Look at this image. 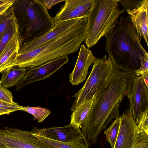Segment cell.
<instances>
[{
    "label": "cell",
    "instance_id": "6da1fadb",
    "mask_svg": "<svg viewBox=\"0 0 148 148\" xmlns=\"http://www.w3.org/2000/svg\"><path fill=\"white\" fill-rule=\"evenodd\" d=\"M136 77L134 73L115 67L93 101L89 114L81 127L89 146L95 144L101 132L113 119L119 116L120 105L130 92Z\"/></svg>",
    "mask_w": 148,
    "mask_h": 148
},
{
    "label": "cell",
    "instance_id": "7a4b0ae2",
    "mask_svg": "<svg viewBox=\"0 0 148 148\" xmlns=\"http://www.w3.org/2000/svg\"><path fill=\"white\" fill-rule=\"evenodd\" d=\"M105 37V49L115 67L135 73L140 66V59L148 53L129 15L122 16Z\"/></svg>",
    "mask_w": 148,
    "mask_h": 148
},
{
    "label": "cell",
    "instance_id": "3957f363",
    "mask_svg": "<svg viewBox=\"0 0 148 148\" xmlns=\"http://www.w3.org/2000/svg\"><path fill=\"white\" fill-rule=\"evenodd\" d=\"M87 18H80L67 32L30 51L18 54L14 67L31 68L77 52L84 41Z\"/></svg>",
    "mask_w": 148,
    "mask_h": 148
},
{
    "label": "cell",
    "instance_id": "277c9868",
    "mask_svg": "<svg viewBox=\"0 0 148 148\" xmlns=\"http://www.w3.org/2000/svg\"><path fill=\"white\" fill-rule=\"evenodd\" d=\"M119 0H92L87 17L84 41L88 48L106 37L114 27L120 15Z\"/></svg>",
    "mask_w": 148,
    "mask_h": 148
},
{
    "label": "cell",
    "instance_id": "5b68a950",
    "mask_svg": "<svg viewBox=\"0 0 148 148\" xmlns=\"http://www.w3.org/2000/svg\"><path fill=\"white\" fill-rule=\"evenodd\" d=\"M14 3L20 12L25 42L39 38L54 27L53 18L42 0H16Z\"/></svg>",
    "mask_w": 148,
    "mask_h": 148
},
{
    "label": "cell",
    "instance_id": "8992f818",
    "mask_svg": "<svg viewBox=\"0 0 148 148\" xmlns=\"http://www.w3.org/2000/svg\"><path fill=\"white\" fill-rule=\"evenodd\" d=\"M115 67L106 55L94 62L90 74L84 86L73 96L75 99L71 108L73 111L87 101H94L101 89L110 77Z\"/></svg>",
    "mask_w": 148,
    "mask_h": 148
},
{
    "label": "cell",
    "instance_id": "52a82bcc",
    "mask_svg": "<svg viewBox=\"0 0 148 148\" xmlns=\"http://www.w3.org/2000/svg\"><path fill=\"white\" fill-rule=\"evenodd\" d=\"M0 140L8 148H52L31 132L8 127L0 130Z\"/></svg>",
    "mask_w": 148,
    "mask_h": 148
},
{
    "label": "cell",
    "instance_id": "ba28073f",
    "mask_svg": "<svg viewBox=\"0 0 148 148\" xmlns=\"http://www.w3.org/2000/svg\"><path fill=\"white\" fill-rule=\"evenodd\" d=\"M69 61L68 57L66 55L49 61L39 66L28 69L23 78L16 85V90H19L32 82L49 78Z\"/></svg>",
    "mask_w": 148,
    "mask_h": 148
},
{
    "label": "cell",
    "instance_id": "9c48e42d",
    "mask_svg": "<svg viewBox=\"0 0 148 148\" xmlns=\"http://www.w3.org/2000/svg\"><path fill=\"white\" fill-rule=\"evenodd\" d=\"M127 96L129 102V110L137 124L140 115L148 108V87L140 75L135 77Z\"/></svg>",
    "mask_w": 148,
    "mask_h": 148
},
{
    "label": "cell",
    "instance_id": "30bf717a",
    "mask_svg": "<svg viewBox=\"0 0 148 148\" xmlns=\"http://www.w3.org/2000/svg\"><path fill=\"white\" fill-rule=\"evenodd\" d=\"M92 0H65L64 4L53 17L55 24L72 19L86 17L90 11Z\"/></svg>",
    "mask_w": 148,
    "mask_h": 148
},
{
    "label": "cell",
    "instance_id": "8fae6325",
    "mask_svg": "<svg viewBox=\"0 0 148 148\" xmlns=\"http://www.w3.org/2000/svg\"><path fill=\"white\" fill-rule=\"evenodd\" d=\"M31 132L33 134L62 142H72L84 136L80 128L70 124L63 127L53 126L40 129L34 127Z\"/></svg>",
    "mask_w": 148,
    "mask_h": 148
},
{
    "label": "cell",
    "instance_id": "7c38bea8",
    "mask_svg": "<svg viewBox=\"0 0 148 148\" xmlns=\"http://www.w3.org/2000/svg\"><path fill=\"white\" fill-rule=\"evenodd\" d=\"M80 18L63 21L55 24L50 31L42 36L32 41L24 42L21 46L18 54L35 49L62 35L73 28Z\"/></svg>",
    "mask_w": 148,
    "mask_h": 148
},
{
    "label": "cell",
    "instance_id": "4fadbf2b",
    "mask_svg": "<svg viewBox=\"0 0 148 148\" xmlns=\"http://www.w3.org/2000/svg\"><path fill=\"white\" fill-rule=\"evenodd\" d=\"M119 129L113 148H132L137 136V124L128 109L120 116Z\"/></svg>",
    "mask_w": 148,
    "mask_h": 148
},
{
    "label": "cell",
    "instance_id": "5bb4252c",
    "mask_svg": "<svg viewBox=\"0 0 148 148\" xmlns=\"http://www.w3.org/2000/svg\"><path fill=\"white\" fill-rule=\"evenodd\" d=\"M96 59L90 50L84 45H81L74 69L69 75V82L72 85H78L85 80L89 67Z\"/></svg>",
    "mask_w": 148,
    "mask_h": 148
},
{
    "label": "cell",
    "instance_id": "9a60e30c",
    "mask_svg": "<svg viewBox=\"0 0 148 148\" xmlns=\"http://www.w3.org/2000/svg\"><path fill=\"white\" fill-rule=\"evenodd\" d=\"M148 0L143 2L136 8L127 10L131 20L137 32L144 39L147 47L148 36Z\"/></svg>",
    "mask_w": 148,
    "mask_h": 148
},
{
    "label": "cell",
    "instance_id": "2e32d148",
    "mask_svg": "<svg viewBox=\"0 0 148 148\" xmlns=\"http://www.w3.org/2000/svg\"><path fill=\"white\" fill-rule=\"evenodd\" d=\"M23 39L19 32L4 49L0 55V73L14 67L13 64L18 54Z\"/></svg>",
    "mask_w": 148,
    "mask_h": 148
},
{
    "label": "cell",
    "instance_id": "e0dca14e",
    "mask_svg": "<svg viewBox=\"0 0 148 148\" xmlns=\"http://www.w3.org/2000/svg\"><path fill=\"white\" fill-rule=\"evenodd\" d=\"M28 69L16 66L2 72L0 81L1 85L5 88L16 85L23 78Z\"/></svg>",
    "mask_w": 148,
    "mask_h": 148
},
{
    "label": "cell",
    "instance_id": "ac0fdd59",
    "mask_svg": "<svg viewBox=\"0 0 148 148\" xmlns=\"http://www.w3.org/2000/svg\"><path fill=\"white\" fill-rule=\"evenodd\" d=\"M33 134L52 148H89V147L84 136L75 141L65 142L56 141L43 136Z\"/></svg>",
    "mask_w": 148,
    "mask_h": 148
},
{
    "label": "cell",
    "instance_id": "d6986e66",
    "mask_svg": "<svg viewBox=\"0 0 148 148\" xmlns=\"http://www.w3.org/2000/svg\"><path fill=\"white\" fill-rule=\"evenodd\" d=\"M94 101H87L73 111L70 124L78 127L81 126L88 116Z\"/></svg>",
    "mask_w": 148,
    "mask_h": 148
},
{
    "label": "cell",
    "instance_id": "ffe728a7",
    "mask_svg": "<svg viewBox=\"0 0 148 148\" xmlns=\"http://www.w3.org/2000/svg\"><path fill=\"white\" fill-rule=\"evenodd\" d=\"M19 32V24L15 15L4 31L0 39V55L11 40Z\"/></svg>",
    "mask_w": 148,
    "mask_h": 148
},
{
    "label": "cell",
    "instance_id": "44dd1931",
    "mask_svg": "<svg viewBox=\"0 0 148 148\" xmlns=\"http://www.w3.org/2000/svg\"><path fill=\"white\" fill-rule=\"evenodd\" d=\"M120 116L116 117L111 125L105 130L104 134L106 139L110 144L111 148H113L117 138L120 125Z\"/></svg>",
    "mask_w": 148,
    "mask_h": 148
},
{
    "label": "cell",
    "instance_id": "7402d4cb",
    "mask_svg": "<svg viewBox=\"0 0 148 148\" xmlns=\"http://www.w3.org/2000/svg\"><path fill=\"white\" fill-rule=\"evenodd\" d=\"M23 111L32 115L39 123L43 121L51 112L47 108L40 107H32L29 106H24Z\"/></svg>",
    "mask_w": 148,
    "mask_h": 148
},
{
    "label": "cell",
    "instance_id": "603a6c76",
    "mask_svg": "<svg viewBox=\"0 0 148 148\" xmlns=\"http://www.w3.org/2000/svg\"><path fill=\"white\" fill-rule=\"evenodd\" d=\"M13 5L0 16V39L6 27L15 15V8Z\"/></svg>",
    "mask_w": 148,
    "mask_h": 148
},
{
    "label": "cell",
    "instance_id": "cb8c5ba5",
    "mask_svg": "<svg viewBox=\"0 0 148 148\" xmlns=\"http://www.w3.org/2000/svg\"><path fill=\"white\" fill-rule=\"evenodd\" d=\"M137 126L138 133L144 132L148 134V108L140 116Z\"/></svg>",
    "mask_w": 148,
    "mask_h": 148
},
{
    "label": "cell",
    "instance_id": "d4e9b609",
    "mask_svg": "<svg viewBox=\"0 0 148 148\" xmlns=\"http://www.w3.org/2000/svg\"><path fill=\"white\" fill-rule=\"evenodd\" d=\"M132 148H148V134L144 132L138 133Z\"/></svg>",
    "mask_w": 148,
    "mask_h": 148
},
{
    "label": "cell",
    "instance_id": "484cf974",
    "mask_svg": "<svg viewBox=\"0 0 148 148\" xmlns=\"http://www.w3.org/2000/svg\"><path fill=\"white\" fill-rule=\"evenodd\" d=\"M13 98L12 93L3 86L0 82V101L10 104H16L13 101Z\"/></svg>",
    "mask_w": 148,
    "mask_h": 148
},
{
    "label": "cell",
    "instance_id": "4316f807",
    "mask_svg": "<svg viewBox=\"0 0 148 148\" xmlns=\"http://www.w3.org/2000/svg\"><path fill=\"white\" fill-rule=\"evenodd\" d=\"M140 68L135 73L137 76H140L142 77L148 76V54H146L140 59Z\"/></svg>",
    "mask_w": 148,
    "mask_h": 148
},
{
    "label": "cell",
    "instance_id": "83f0119b",
    "mask_svg": "<svg viewBox=\"0 0 148 148\" xmlns=\"http://www.w3.org/2000/svg\"><path fill=\"white\" fill-rule=\"evenodd\" d=\"M144 1V0H119V2L123 6L122 10L124 12L136 8Z\"/></svg>",
    "mask_w": 148,
    "mask_h": 148
},
{
    "label": "cell",
    "instance_id": "f1b7e54d",
    "mask_svg": "<svg viewBox=\"0 0 148 148\" xmlns=\"http://www.w3.org/2000/svg\"><path fill=\"white\" fill-rule=\"evenodd\" d=\"M23 107L24 106H20L17 103L12 104L0 101V108L8 110L11 112L18 110L23 111Z\"/></svg>",
    "mask_w": 148,
    "mask_h": 148
},
{
    "label": "cell",
    "instance_id": "f546056e",
    "mask_svg": "<svg viewBox=\"0 0 148 148\" xmlns=\"http://www.w3.org/2000/svg\"><path fill=\"white\" fill-rule=\"evenodd\" d=\"M65 0H43L42 1L47 8V9H51L52 6L55 5L62 1H65Z\"/></svg>",
    "mask_w": 148,
    "mask_h": 148
},
{
    "label": "cell",
    "instance_id": "4dcf8cb0",
    "mask_svg": "<svg viewBox=\"0 0 148 148\" xmlns=\"http://www.w3.org/2000/svg\"><path fill=\"white\" fill-rule=\"evenodd\" d=\"M16 0H11L7 4L0 7V16L7 11L14 3Z\"/></svg>",
    "mask_w": 148,
    "mask_h": 148
},
{
    "label": "cell",
    "instance_id": "1f68e13d",
    "mask_svg": "<svg viewBox=\"0 0 148 148\" xmlns=\"http://www.w3.org/2000/svg\"><path fill=\"white\" fill-rule=\"evenodd\" d=\"M12 113L8 110L0 108V115L4 114H8Z\"/></svg>",
    "mask_w": 148,
    "mask_h": 148
},
{
    "label": "cell",
    "instance_id": "d6a6232c",
    "mask_svg": "<svg viewBox=\"0 0 148 148\" xmlns=\"http://www.w3.org/2000/svg\"><path fill=\"white\" fill-rule=\"evenodd\" d=\"M11 0H0V7L9 2Z\"/></svg>",
    "mask_w": 148,
    "mask_h": 148
},
{
    "label": "cell",
    "instance_id": "836d02e7",
    "mask_svg": "<svg viewBox=\"0 0 148 148\" xmlns=\"http://www.w3.org/2000/svg\"><path fill=\"white\" fill-rule=\"evenodd\" d=\"M143 78L146 85L148 87V76L145 77Z\"/></svg>",
    "mask_w": 148,
    "mask_h": 148
},
{
    "label": "cell",
    "instance_id": "e575fe53",
    "mask_svg": "<svg viewBox=\"0 0 148 148\" xmlns=\"http://www.w3.org/2000/svg\"><path fill=\"white\" fill-rule=\"evenodd\" d=\"M0 148H8L6 145L0 140Z\"/></svg>",
    "mask_w": 148,
    "mask_h": 148
}]
</instances>
